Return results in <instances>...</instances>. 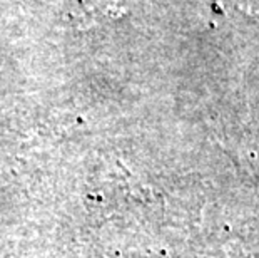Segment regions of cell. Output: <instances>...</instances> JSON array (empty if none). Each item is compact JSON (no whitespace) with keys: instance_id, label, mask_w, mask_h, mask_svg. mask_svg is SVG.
I'll return each mask as SVG.
<instances>
[{"instance_id":"6da1fadb","label":"cell","mask_w":259,"mask_h":258,"mask_svg":"<svg viewBox=\"0 0 259 258\" xmlns=\"http://www.w3.org/2000/svg\"><path fill=\"white\" fill-rule=\"evenodd\" d=\"M127 12L125 0H80L74 17L80 27H91L97 24H107Z\"/></svg>"}]
</instances>
